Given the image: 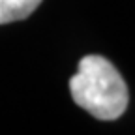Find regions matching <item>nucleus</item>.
I'll list each match as a JSON object with an SVG mask.
<instances>
[{
    "label": "nucleus",
    "mask_w": 135,
    "mask_h": 135,
    "mask_svg": "<svg viewBox=\"0 0 135 135\" xmlns=\"http://www.w3.org/2000/svg\"><path fill=\"white\" fill-rule=\"evenodd\" d=\"M70 92L75 103L98 120H116L129 101L124 77L99 55L79 60L77 73L70 79Z\"/></svg>",
    "instance_id": "f257e3e1"
},
{
    "label": "nucleus",
    "mask_w": 135,
    "mask_h": 135,
    "mask_svg": "<svg viewBox=\"0 0 135 135\" xmlns=\"http://www.w3.org/2000/svg\"><path fill=\"white\" fill-rule=\"evenodd\" d=\"M43 0H0V25L30 17Z\"/></svg>",
    "instance_id": "f03ea898"
}]
</instances>
